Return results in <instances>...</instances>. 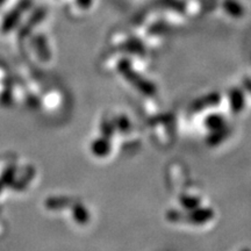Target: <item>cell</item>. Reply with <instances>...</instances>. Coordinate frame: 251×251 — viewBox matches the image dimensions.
Segmentation results:
<instances>
[{
	"instance_id": "6da1fadb",
	"label": "cell",
	"mask_w": 251,
	"mask_h": 251,
	"mask_svg": "<svg viewBox=\"0 0 251 251\" xmlns=\"http://www.w3.org/2000/svg\"><path fill=\"white\" fill-rule=\"evenodd\" d=\"M119 70L122 75H124L126 79L128 81H130L131 84L135 87L142 91L144 94H148V96H151V94L155 93V86L151 85L149 81H147L146 79H143L140 75H137L136 72H134L131 70L129 67V63L127 61H122L119 65Z\"/></svg>"
},
{
	"instance_id": "7a4b0ae2",
	"label": "cell",
	"mask_w": 251,
	"mask_h": 251,
	"mask_svg": "<svg viewBox=\"0 0 251 251\" xmlns=\"http://www.w3.org/2000/svg\"><path fill=\"white\" fill-rule=\"evenodd\" d=\"M31 4H33V0H21V1L18 4L17 7H15L13 11L6 17L5 24H4V27L6 29H11V27L13 26V25L18 21V19L20 18V14L23 13L24 11H26V9L29 8Z\"/></svg>"
},
{
	"instance_id": "3957f363",
	"label": "cell",
	"mask_w": 251,
	"mask_h": 251,
	"mask_svg": "<svg viewBox=\"0 0 251 251\" xmlns=\"http://www.w3.org/2000/svg\"><path fill=\"white\" fill-rule=\"evenodd\" d=\"M219 101H220L219 94H216V93L208 94V96L203 97V98L199 99L198 101L194 102L193 106H192V109H193V111H200V109L209 107V106L218 105Z\"/></svg>"
},
{
	"instance_id": "277c9868",
	"label": "cell",
	"mask_w": 251,
	"mask_h": 251,
	"mask_svg": "<svg viewBox=\"0 0 251 251\" xmlns=\"http://www.w3.org/2000/svg\"><path fill=\"white\" fill-rule=\"evenodd\" d=\"M213 214L214 213H213L212 209H198V211L190 213V215H187V218L193 224H203V222L211 220L213 218Z\"/></svg>"
},
{
	"instance_id": "5b68a950",
	"label": "cell",
	"mask_w": 251,
	"mask_h": 251,
	"mask_svg": "<svg viewBox=\"0 0 251 251\" xmlns=\"http://www.w3.org/2000/svg\"><path fill=\"white\" fill-rule=\"evenodd\" d=\"M92 151L97 156H105L109 152V143L106 139H98L92 144Z\"/></svg>"
},
{
	"instance_id": "8992f818",
	"label": "cell",
	"mask_w": 251,
	"mask_h": 251,
	"mask_svg": "<svg viewBox=\"0 0 251 251\" xmlns=\"http://www.w3.org/2000/svg\"><path fill=\"white\" fill-rule=\"evenodd\" d=\"M224 7L229 14L233 17H241L243 14V8L238 2L234 0H226L224 2Z\"/></svg>"
},
{
	"instance_id": "52a82bcc",
	"label": "cell",
	"mask_w": 251,
	"mask_h": 251,
	"mask_svg": "<svg viewBox=\"0 0 251 251\" xmlns=\"http://www.w3.org/2000/svg\"><path fill=\"white\" fill-rule=\"evenodd\" d=\"M230 101H231V108L235 112L241 111V108L243 107V96L242 93L238 90H233L230 93Z\"/></svg>"
},
{
	"instance_id": "ba28073f",
	"label": "cell",
	"mask_w": 251,
	"mask_h": 251,
	"mask_svg": "<svg viewBox=\"0 0 251 251\" xmlns=\"http://www.w3.org/2000/svg\"><path fill=\"white\" fill-rule=\"evenodd\" d=\"M206 125L207 127H209L213 130L221 129L224 127V119L219 117V115H211V117L207 118Z\"/></svg>"
},
{
	"instance_id": "9c48e42d",
	"label": "cell",
	"mask_w": 251,
	"mask_h": 251,
	"mask_svg": "<svg viewBox=\"0 0 251 251\" xmlns=\"http://www.w3.org/2000/svg\"><path fill=\"white\" fill-rule=\"evenodd\" d=\"M199 199H197V198H191V197H184L181 198V203L185 207H187V208H194V207H197L199 205Z\"/></svg>"
},
{
	"instance_id": "30bf717a",
	"label": "cell",
	"mask_w": 251,
	"mask_h": 251,
	"mask_svg": "<svg viewBox=\"0 0 251 251\" xmlns=\"http://www.w3.org/2000/svg\"><path fill=\"white\" fill-rule=\"evenodd\" d=\"M118 124H119V126H120V128H121L122 130L128 129V128H129V122H128L127 119H125V118L119 119Z\"/></svg>"
},
{
	"instance_id": "8fae6325",
	"label": "cell",
	"mask_w": 251,
	"mask_h": 251,
	"mask_svg": "<svg viewBox=\"0 0 251 251\" xmlns=\"http://www.w3.org/2000/svg\"><path fill=\"white\" fill-rule=\"evenodd\" d=\"M77 4L80 6L81 8H87L90 7L92 4V0H77Z\"/></svg>"
},
{
	"instance_id": "7c38bea8",
	"label": "cell",
	"mask_w": 251,
	"mask_h": 251,
	"mask_svg": "<svg viewBox=\"0 0 251 251\" xmlns=\"http://www.w3.org/2000/svg\"><path fill=\"white\" fill-rule=\"evenodd\" d=\"M5 1H6V0H0V5H2V4H4Z\"/></svg>"
}]
</instances>
